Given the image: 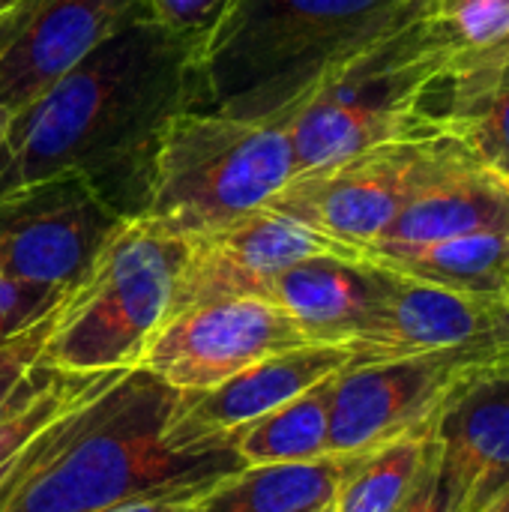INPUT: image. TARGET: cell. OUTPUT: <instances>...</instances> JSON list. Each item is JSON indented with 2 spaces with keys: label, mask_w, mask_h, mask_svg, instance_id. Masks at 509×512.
I'll use <instances>...</instances> for the list:
<instances>
[{
  "label": "cell",
  "mask_w": 509,
  "mask_h": 512,
  "mask_svg": "<svg viewBox=\"0 0 509 512\" xmlns=\"http://www.w3.org/2000/svg\"><path fill=\"white\" fill-rule=\"evenodd\" d=\"M444 129L495 177L509 183V69L456 60Z\"/></svg>",
  "instance_id": "obj_20"
},
{
  "label": "cell",
  "mask_w": 509,
  "mask_h": 512,
  "mask_svg": "<svg viewBox=\"0 0 509 512\" xmlns=\"http://www.w3.org/2000/svg\"><path fill=\"white\" fill-rule=\"evenodd\" d=\"M183 261L186 240L144 219L126 222L57 309L42 363L78 375L135 369L168 321Z\"/></svg>",
  "instance_id": "obj_6"
},
{
  "label": "cell",
  "mask_w": 509,
  "mask_h": 512,
  "mask_svg": "<svg viewBox=\"0 0 509 512\" xmlns=\"http://www.w3.org/2000/svg\"><path fill=\"white\" fill-rule=\"evenodd\" d=\"M6 126H9V114L0 108V144H3V135H6Z\"/></svg>",
  "instance_id": "obj_32"
},
{
  "label": "cell",
  "mask_w": 509,
  "mask_h": 512,
  "mask_svg": "<svg viewBox=\"0 0 509 512\" xmlns=\"http://www.w3.org/2000/svg\"><path fill=\"white\" fill-rule=\"evenodd\" d=\"M378 270V306L369 327L348 345L351 366L462 345H509V306L504 297L459 294L381 264Z\"/></svg>",
  "instance_id": "obj_13"
},
{
  "label": "cell",
  "mask_w": 509,
  "mask_h": 512,
  "mask_svg": "<svg viewBox=\"0 0 509 512\" xmlns=\"http://www.w3.org/2000/svg\"><path fill=\"white\" fill-rule=\"evenodd\" d=\"M54 318H57V312H51L45 321H39L24 336L0 345V411L9 405V399L24 384V378L33 372V366L42 360V348H45V342L51 336Z\"/></svg>",
  "instance_id": "obj_26"
},
{
  "label": "cell",
  "mask_w": 509,
  "mask_h": 512,
  "mask_svg": "<svg viewBox=\"0 0 509 512\" xmlns=\"http://www.w3.org/2000/svg\"><path fill=\"white\" fill-rule=\"evenodd\" d=\"M198 36L135 24L9 114L0 144V198L78 174L126 222L144 219L162 132L201 105Z\"/></svg>",
  "instance_id": "obj_1"
},
{
  "label": "cell",
  "mask_w": 509,
  "mask_h": 512,
  "mask_svg": "<svg viewBox=\"0 0 509 512\" xmlns=\"http://www.w3.org/2000/svg\"><path fill=\"white\" fill-rule=\"evenodd\" d=\"M225 474L219 477H207V480H198V483H186V486H165V489H156V492H147V495H135L129 501H120L114 507H105L99 512H189L213 486L216 480H222Z\"/></svg>",
  "instance_id": "obj_28"
},
{
  "label": "cell",
  "mask_w": 509,
  "mask_h": 512,
  "mask_svg": "<svg viewBox=\"0 0 509 512\" xmlns=\"http://www.w3.org/2000/svg\"><path fill=\"white\" fill-rule=\"evenodd\" d=\"M435 453L432 435H411L360 453L342 480L333 512H396L423 480Z\"/></svg>",
  "instance_id": "obj_23"
},
{
  "label": "cell",
  "mask_w": 509,
  "mask_h": 512,
  "mask_svg": "<svg viewBox=\"0 0 509 512\" xmlns=\"http://www.w3.org/2000/svg\"><path fill=\"white\" fill-rule=\"evenodd\" d=\"M351 366V351L339 345H300L279 351L231 381L183 396L165 426L168 444L183 456L231 450V438Z\"/></svg>",
  "instance_id": "obj_14"
},
{
  "label": "cell",
  "mask_w": 509,
  "mask_h": 512,
  "mask_svg": "<svg viewBox=\"0 0 509 512\" xmlns=\"http://www.w3.org/2000/svg\"><path fill=\"white\" fill-rule=\"evenodd\" d=\"M315 255L363 258L360 252L270 207H261L216 231L189 237L168 318L216 300H267V291L282 270Z\"/></svg>",
  "instance_id": "obj_12"
},
{
  "label": "cell",
  "mask_w": 509,
  "mask_h": 512,
  "mask_svg": "<svg viewBox=\"0 0 509 512\" xmlns=\"http://www.w3.org/2000/svg\"><path fill=\"white\" fill-rule=\"evenodd\" d=\"M183 393L129 369L84 402L3 512H99L165 486L243 468L234 450L177 453L165 426Z\"/></svg>",
  "instance_id": "obj_3"
},
{
  "label": "cell",
  "mask_w": 509,
  "mask_h": 512,
  "mask_svg": "<svg viewBox=\"0 0 509 512\" xmlns=\"http://www.w3.org/2000/svg\"><path fill=\"white\" fill-rule=\"evenodd\" d=\"M291 180L285 123L189 108L162 132L144 222L189 240L267 207Z\"/></svg>",
  "instance_id": "obj_5"
},
{
  "label": "cell",
  "mask_w": 509,
  "mask_h": 512,
  "mask_svg": "<svg viewBox=\"0 0 509 512\" xmlns=\"http://www.w3.org/2000/svg\"><path fill=\"white\" fill-rule=\"evenodd\" d=\"M504 357L509 345H462L345 366L333 387L330 453L354 456L411 435H432L462 387Z\"/></svg>",
  "instance_id": "obj_8"
},
{
  "label": "cell",
  "mask_w": 509,
  "mask_h": 512,
  "mask_svg": "<svg viewBox=\"0 0 509 512\" xmlns=\"http://www.w3.org/2000/svg\"><path fill=\"white\" fill-rule=\"evenodd\" d=\"M402 276L450 288L459 294L504 297L509 291V231L465 234L414 249H390L363 255Z\"/></svg>",
  "instance_id": "obj_19"
},
{
  "label": "cell",
  "mask_w": 509,
  "mask_h": 512,
  "mask_svg": "<svg viewBox=\"0 0 509 512\" xmlns=\"http://www.w3.org/2000/svg\"><path fill=\"white\" fill-rule=\"evenodd\" d=\"M450 512H483L509 489V357L480 372L435 423Z\"/></svg>",
  "instance_id": "obj_15"
},
{
  "label": "cell",
  "mask_w": 509,
  "mask_h": 512,
  "mask_svg": "<svg viewBox=\"0 0 509 512\" xmlns=\"http://www.w3.org/2000/svg\"><path fill=\"white\" fill-rule=\"evenodd\" d=\"M435 15L462 57H489L509 45V0H438Z\"/></svg>",
  "instance_id": "obj_24"
},
{
  "label": "cell",
  "mask_w": 509,
  "mask_h": 512,
  "mask_svg": "<svg viewBox=\"0 0 509 512\" xmlns=\"http://www.w3.org/2000/svg\"><path fill=\"white\" fill-rule=\"evenodd\" d=\"M381 270L369 258L315 255L282 270L267 300L276 303L312 345L348 348L372 321Z\"/></svg>",
  "instance_id": "obj_16"
},
{
  "label": "cell",
  "mask_w": 509,
  "mask_h": 512,
  "mask_svg": "<svg viewBox=\"0 0 509 512\" xmlns=\"http://www.w3.org/2000/svg\"><path fill=\"white\" fill-rule=\"evenodd\" d=\"M396 512H450V498L441 480V468H438V447L432 453V462L423 474V480L417 483L414 495L399 507Z\"/></svg>",
  "instance_id": "obj_29"
},
{
  "label": "cell",
  "mask_w": 509,
  "mask_h": 512,
  "mask_svg": "<svg viewBox=\"0 0 509 512\" xmlns=\"http://www.w3.org/2000/svg\"><path fill=\"white\" fill-rule=\"evenodd\" d=\"M66 297H69V291L27 285V282L9 279L0 273V345L33 330L39 321H45L51 312H57Z\"/></svg>",
  "instance_id": "obj_25"
},
{
  "label": "cell",
  "mask_w": 509,
  "mask_h": 512,
  "mask_svg": "<svg viewBox=\"0 0 509 512\" xmlns=\"http://www.w3.org/2000/svg\"><path fill=\"white\" fill-rule=\"evenodd\" d=\"M435 0H231L198 45L201 111L288 123L342 66Z\"/></svg>",
  "instance_id": "obj_2"
},
{
  "label": "cell",
  "mask_w": 509,
  "mask_h": 512,
  "mask_svg": "<svg viewBox=\"0 0 509 512\" xmlns=\"http://www.w3.org/2000/svg\"><path fill=\"white\" fill-rule=\"evenodd\" d=\"M507 306H509V291H507Z\"/></svg>",
  "instance_id": "obj_35"
},
{
  "label": "cell",
  "mask_w": 509,
  "mask_h": 512,
  "mask_svg": "<svg viewBox=\"0 0 509 512\" xmlns=\"http://www.w3.org/2000/svg\"><path fill=\"white\" fill-rule=\"evenodd\" d=\"M336 375L240 429L231 450L243 468L306 465L330 456V411Z\"/></svg>",
  "instance_id": "obj_21"
},
{
  "label": "cell",
  "mask_w": 509,
  "mask_h": 512,
  "mask_svg": "<svg viewBox=\"0 0 509 512\" xmlns=\"http://www.w3.org/2000/svg\"><path fill=\"white\" fill-rule=\"evenodd\" d=\"M486 231H509V183L468 159L423 186L366 255Z\"/></svg>",
  "instance_id": "obj_17"
},
{
  "label": "cell",
  "mask_w": 509,
  "mask_h": 512,
  "mask_svg": "<svg viewBox=\"0 0 509 512\" xmlns=\"http://www.w3.org/2000/svg\"><path fill=\"white\" fill-rule=\"evenodd\" d=\"M15 3H18V0H0V15H3V12H9Z\"/></svg>",
  "instance_id": "obj_33"
},
{
  "label": "cell",
  "mask_w": 509,
  "mask_h": 512,
  "mask_svg": "<svg viewBox=\"0 0 509 512\" xmlns=\"http://www.w3.org/2000/svg\"><path fill=\"white\" fill-rule=\"evenodd\" d=\"M471 63H483V66H495V69H509V45H504L501 51L489 54V57H462Z\"/></svg>",
  "instance_id": "obj_30"
},
{
  "label": "cell",
  "mask_w": 509,
  "mask_h": 512,
  "mask_svg": "<svg viewBox=\"0 0 509 512\" xmlns=\"http://www.w3.org/2000/svg\"><path fill=\"white\" fill-rule=\"evenodd\" d=\"M360 453L306 465L237 468L216 480V486L189 512H321L336 501V492Z\"/></svg>",
  "instance_id": "obj_18"
},
{
  "label": "cell",
  "mask_w": 509,
  "mask_h": 512,
  "mask_svg": "<svg viewBox=\"0 0 509 512\" xmlns=\"http://www.w3.org/2000/svg\"><path fill=\"white\" fill-rule=\"evenodd\" d=\"M156 21L153 0H18L0 15V108L21 111L117 33Z\"/></svg>",
  "instance_id": "obj_11"
},
{
  "label": "cell",
  "mask_w": 509,
  "mask_h": 512,
  "mask_svg": "<svg viewBox=\"0 0 509 512\" xmlns=\"http://www.w3.org/2000/svg\"><path fill=\"white\" fill-rule=\"evenodd\" d=\"M327 512H333V507H330V510H327Z\"/></svg>",
  "instance_id": "obj_36"
},
{
  "label": "cell",
  "mask_w": 509,
  "mask_h": 512,
  "mask_svg": "<svg viewBox=\"0 0 509 512\" xmlns=\"http://www.w3.org/2000/svg\"><path fill=\"white\" fill-rule=\"evenodd\" d=\"M459 57L435 6L354 57L285 123L294 177L381 144L447 135V90Z\"/></svg>",
  "instance_id": "obj_4"
},
{
  "label": "cell",
  "mask_w": 509,
  "mask_h": 512,
  "mask_svg": "<svg viewBox=\"0 0 509 512\" xmlns=\"http://www.w3.org/2000/svg\"><path fill=\"white\" fill-rule=\"evenodd\" d=\"M126 225L78 174H60L0 198V273L72 291Z\"/></svg>",
  "instance_id": "obj_9"
},
{
  "label": "cell",
  "mask_w": 509,
  "mask_h": 512,
  "mask_svg": "<svg viewBox=\"0 0 509 512\" xmlns=\"http://www.w3.org/2000/svg\"><path fill=\"white\" fill-rule=\"evenodd\" d=\"M483 512H509V489L504 492V495H498V498H495V501H492V504H489Z\"/></svg>",
  "instance_id": "obj_31"
},
{
  "label": "cell",
  "mask_w": 509,
  "mask_h": 512,
  "mask_svg": "<svg viewBox=\"0 0 509 512\" xmlns=\"http://www.w3.org/2000/svg\"><path fill=\"white\" fill-rule=\"evenodd\" d=\"M129 372V369H126ZM123 372H99L78 375L45 366L42 360L15 390L9 405L0 411V483L24 456V450L63 414L84 405L96 393H102Z\"/></svg>",
  "instance_id": "obj_22"
},
{
  "label": "cell",
  "mask_w": 509,
  "mask_h": 512,
  "mask_svg": "<svg viewBox=\"0 0 509 512\" xmlns=\"http://www.w3.org/2000/svg\"><path fill=\"white\" fill-rule=\"evenodd\" d=\"M330 507H333V504H330ZM330 507H327V510H330ZM327 510H321V512H327Z\"/></svg>",
  "instance_id": "obj_34"
},
{
  "label": "cell",
  "mask_w": 509,
  "mask_h": 512,
  "mask_svg": "<svg viewBox=\"0 0 509 512\" xmlns=\"http://www.w3.org/2000/svg\"><path fill=\"white\" fill-rule=\"evenodd\" d=\"M300 345L312 342L303 339L276 303L264 297H234L168 318L147 342L135 369L150 372L183 396H192Z\"/></svg>",
  "instance_id": "obj_10"
},
{
  "label": "cell",
  "mask_w": 509,
  "mask_h": 512,
  "mask_svg": "<svg viewBox=\"0 0 509 512\" xmlns=\"http://www.w3.org/2000/svg\"><path fill=\"white\" fill-rule=\"evenodd\" d=\"M231 0H153V15L159 24L204 39L222 18Z\"/></svg>",
  "instance_id": "obj_27"
},
{
  "label": "cell",
  "mask_w": 509,
  "mask_h": 512,
  "mask_svg": "<svg viewBox=\"0 0 509 512\" xmlns=\"http://www.w3.org/2000/svg\"><path fill=\"white\" fill-rule=\"evenodd\" d=\"M468 159L453 135L381 144L297 174L267 207L366 255L423 186Z\"/></svg>",
  "instance_id": "obj_7"
}]
</instances>
